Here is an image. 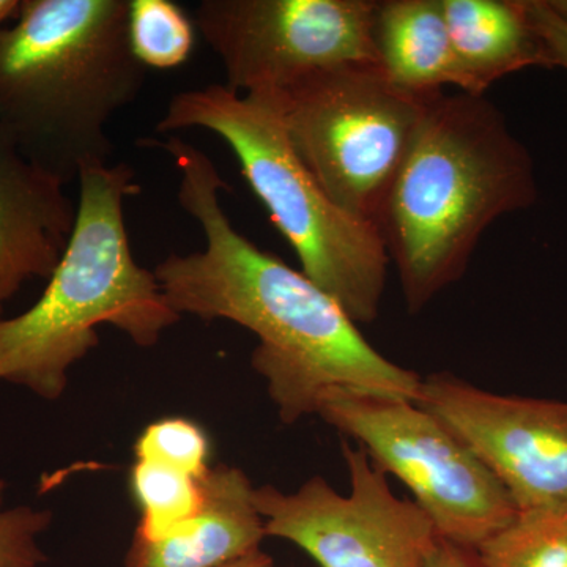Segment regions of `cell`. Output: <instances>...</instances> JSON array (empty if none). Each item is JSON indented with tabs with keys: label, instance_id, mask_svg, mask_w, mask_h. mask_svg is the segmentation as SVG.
I'll use <instances>...</instances> for the list:
<instances>
[{
	"label": "cell",
	"instance_id": "obj_1",
	"mask_svg": "<svg viewBox=\"0 0 567 567\" xmlns=\"http://www.w3.org/2000/svg\"><path fill=\"white\" fill-rule=\"evenodd\" d=\"M140 145L173 156L178 204L205 237L203 251L169 254L153 270L167 305L178 316L229 320L257 336L251 364L267 380L284 424L317 415L331 390L416 402L423 377L369 344L346 309L303 271L235 229L219 200L227 183L210 156L178 136Z\"/></svg>",
	"mask_w": 567,
	"mask_h": 567
},
{
	"label": "cell",
	"instance_id": "obj_2",
	"mask_svg": "<svg viewBox=\"0 0 567 567\" xmlns=\"http://www.w3.org/2000/svg\"><path fill=\"white\" fill-rule=\"evenodd\" d=\"M536 199L532 153L494 103L464 92L432 99L377 226L406 311L457 282L488 227Z\"/></svg>",
	"mask_w": 567,
	"mask_h": 567
},
{
	"label": "cell",
	"instance_id": "obj_3",
	"mask_svg": "<svg viewBox=\"0 0 567 567\" xmlns=\"http://www.w3.org/2000/svg\"><path fill=\"white\" fill-rule=\"evenodd\" d=\"M128 17L130 0H21L0 29V126L63 185L107 164V125L144 87Z\"/></svg>",
	"mask_w": 567,
	"mask_h": 567
},
{
	"label": "cell",
	"instance_id": "obj_4",
	"mask_svg": "<svg viewBox=\"0 0 567 567\" xmlns=\"http://www.w3.org/2000/svg\"><path fill=\"white\" fill-rule=\"evenodd\" d=\"M76 224L50 284L32 308L0 320V383L58 401L69 372L100 344L111 324L134 344L153 347L181 322L155 271L134 259L125 200L141 193L126 163L87 167L80 177Z\"/></svg>",
	"mask_w": 567,
	"mask_h": 567
},
{
	"label": "cell",
	"instance_id": "obj_5",
	"mask_svg": "<svg viewBox=\"0 0 567 567\" xmlns=\"http://www.w3.org/2000/svg\"><path fill=\"white\" fill-rule=\"evenodd\" d=\"M207 130L221 137L303 274L354 323L375 322L385 292V241L372 224L339 208L298 158L274 92L237 93L224 84L175 93L156 132Z\"/></svg>",
	"mask_w": 567,
	"mask_h": 567
},
{
	"label": "cell",
	"instance_id": "obj_6",
	"mask_svg": "<svg viewBox=\"0 0 567 567\" xmlns=\"http://www.w3.org/2000/svg\"><path fill=\"white\" fill-rule=\"evenodd\" d=\"M271 92L293 151L327 196L379 226L432 99L410 95L380 65L365 63L319 71Z\"/></svg>",
	"mask_w": 567,
	"mask_h": 567
},
{
	"label": "cell",
	"instance_id": "obj_7",
	"mask_svg": "<svg viewBox=\"0 0 567 567\" xmlns=\"http://www.w3.org/2000/svg\"><path fill=\"white\" fill-rule=\"evenodd\" d=\"M317 415L404 483L442 539L477 548L517 517L491 470L416 402L331 390Z\"/></svg>",
	"mask_w": 567,
	"mask_h": 567
},
{
	"label": "cell",
	"instance_id": "obj_8",
	"mask_svg": "<svg viewBox=\"0 0 567 567\" xmlns=\"http://www.w3.org/2000/svg\"><path fill=\"white\" fill-rule=\"evenodd\" d=\"M375 9L377 0H203L194 24L227 89L282 91L319 71L379 65Z\"/></svg>",
	"mask_w": 567,
	"mask_h": 567
},
{
	"label": "cell",
	"instance_id": "obj_9",
	"mask_svg": "<svg viewBox=\"0 0 567 567\" xmlns=\"http://www.w3.org/2000/svg\"><path fill=\"white\" fill-rule=\"evenodd\" d=\"M350 492L322 476L298 491L254 487L267 537L289 540L320 567H425L436 537L427 514L391 491L386 475L358 445L342 440Z\"/></svg>",
	"mask_w": 567,
	"mask_h": 567
},
{
	"label": "cell",
	"instance_id": "obj_10",
	"mask_svg": "<svg viewBox=\"0 0 567 567\" xmlns=\"http://www.w3.org/2000/svg\"><path fill=\"white\" fill-rule=\"evenodd\" d=\"M416 404L475 453L518 513H567V401L491 393L435 372Z\"/></svg>",
	"mask_w": 567,
	"mask_h": 567
},
{
	"label": "cell",
	"instance_id": "obj_11",
	"mask_svg": "<svg viewBox=\"0 0 567 567\" xmlns=\"http://www.w3.org/2000/svg\"><path fill=\"white\" fill-rule=\"evenodd\" d=\"M63 183L29 162L0 126V320L31 279H50L76 224Z\"/></svg>",
	"mask_w": 567,
	"mask_h": 567
},
{
	"label": "cell",
	"instance_id": "obj_12",
	"mask_svg": "<svg viewBox=\"0 0 567 567\" xmlns=\"http://www.w3.org/2000/svg\"><path fill=\"white\" fill-rule=\"evenodd\" d=\"M200 509L158 539L134 536L125 567H224L262 550L264 518L240 468L216 465L204 477Z\"/></svg>",
	"mask_w": 567,
	"mask_h": 567
},
{
	"label": "cell",
	"instance_id": "obj_13",
	"mask_svg": "<svg viewBox=\"0 0 567 567\" xmlns=\"http://www.w3.org/2000/svg\"><path fill=\"white\" fill-rule=\"evenodd\" d=\"M461 87L484 96L517 71L551 69L529 17L528 0H442Z\"/></svg>",
	"mask_w": 567,
	"mask_h": 567
},
{
	"label": "cell",
	"instance_id": "obj_14",
	"mask_svg": "<svg viewBox=\"0 0 567 567\" xmlns=\"http://www.w3.org/2000/svg\"><path fill=\"white\" fill-rule=\"evenodd\" d=\"M372 39L388 80L417 99L461 87L442 0H379Z\"/></svg>",
	"mask_w": 567,
	"mask_h": 567
},
{
	"label": "cell",
	"instance_id": "obj_15",
	"mask_svg": "<svg viewBox=\"0 0 567 567\" xmlns=\"http://www.w3.org/2000/svg\"><path fill=\"white\" fill-rule=\"evenodd\" d=\"M130 481L142 513L134 536L142 539L169 535L203 506L204 480H194L169 466L136 461Z\"/></svg>",
	"mask_w": 567,
	"mask_h": 567
},
{
	"label": "cell",
	"instance_id": "obj_16",
	"mask_svg": "<svg viewBox=\"0 0 567 567\" xmlns=\"http://www.w3.org/2000/svg\"><path fill=\"white\" fill-rule=\"evenodd\" d=\"M476 550L486 567H567V513H518Z\"/></svg>",
	"mask_w": 567,
	"mask_h": 567
},
{
	"label": "cell",
	"instance_id": "obj_17",
	"mask_svg": "<svg viewBox=\"0 0 567 567\" xmlns=\"http://www.w3.org/2000/svg\"><path fill=\"white\" fill-rule=\"evenodd\" d=\"M130 44L145 69L174 70L192 58L196 24L173 0H130Z\"/></svg>",
	"mask_w": 567,
	"mask_h": 567
},
{
	"label": "cell",
	"instance_id": "obj_18",
	"mask_svg": "<svg viewBox=\"0 0 567 567\" xmlns=\"http://www.w3.org/2000/svg\"><path fill=\"white\" fill-rule=\"evenodd\" d=\"M136 461L169 466L204 480L210 472V440L199 424L185 417H166L144 429L134 445Z\"/></svg>",
	"mask_w": 567,
	"mask_h": 567
},
{
	"label": "cell",
	"instance_id": "obj_19",
	"mask_svg": "<svg viewBox=\"0 0 567 567\" xmlns=\"http://www.w3.org/2000/svg\"><path fill=\"white\" fill-rule=\"evenodd\" d=\"M6 481L0 477V567H41L47 561L40 536L51 527L50 509L6 507Z\"/></svg>",
	"mask_w": 567,
	"mask_h": 567
},
{
	"label": "cell",
	"instance_id": "obj_20",
	"mask_svg": "<svg viewBox=\"0 0 567 567\" xmlns=\"http://www.w3.org/2000/svg\"><path fill=\"white\" fill-rule=\"evenodd\" d=\"M528 10L536 32L546 47L551 69L558 66L567 71V22L555 13L547 0H528Z\"/></svg>",
	"mask_w": 567,
	"mask_h": 567
},
{
	"label": "cell",
	"instance_id": "obj_21",
	"mask_svg": "<svg viewBox=\"0 0 567 567\" xmlns=\"http://www.w3.org/2000/svg\"><path fill=\"white\" fill-rule=\"evenodd\" d=\"M425 567H486L476 548L458 546L436 537Z\"/></svg>",
	"mask_w": 567,
	"mask_h": 567
},
{
	"label": "cell",
	"instance_id": "obj_22",
	"mask_svg": "<svg viewBox=\"0 0 567 567\" xmlns=\"http://www.w3.org/2000/svg\"><path fill=\"white\" fill-rule=\"evenodd\" d=\"M274 559L268 557L265 551H254V554L248 555V557L238 559V561L233 563V565L224 566V567H274Z\"/></svg>",
	"mask_w": 567,
	"mask_h": 567
},
{
	"label": "cell",
	"instance_id": "obj_23",
	"mask_svg": "<svg viewBox=\"0 0 567 567\" xmlns=\"http://www.w3.org/2000/svg\"><path fill=\"white\" fill-rule=\"evenodd\" d=\"M21 9V0H0V29L6 28L7 21H13Z\"/></svg>",
	"mask_w": 567,
	"mask_h": 567
},
{
	"label": "cell",
	"instance_id": "obj_24",
	"mask_svg": "<svg viewBox=\"0 0 567 567\" xmlns=\"http://www.w3.org/2000/svg\"><path fill=\"white\" fill-rule=\"evenodd\" d=\"M547 2L555 13L559 14L567 22V0H547Z\"/></svg>",
	"mask_w": 567,
	"mask_h": 567
},
{
	"label": "cell",
	"instance_id": "obj_25",
	"mask_svg": "<svg viewBox=\"0 0 567 567\" xmlns=\"http://www.w3.org/2000/svg\"><path fill=\"white\" fill-rule=\"evenodd\" d=\"M274 567H278V566H274Z\"/></svg>",
	"mask_w": 567,
	"mask_h": 567
}]
</instances>
